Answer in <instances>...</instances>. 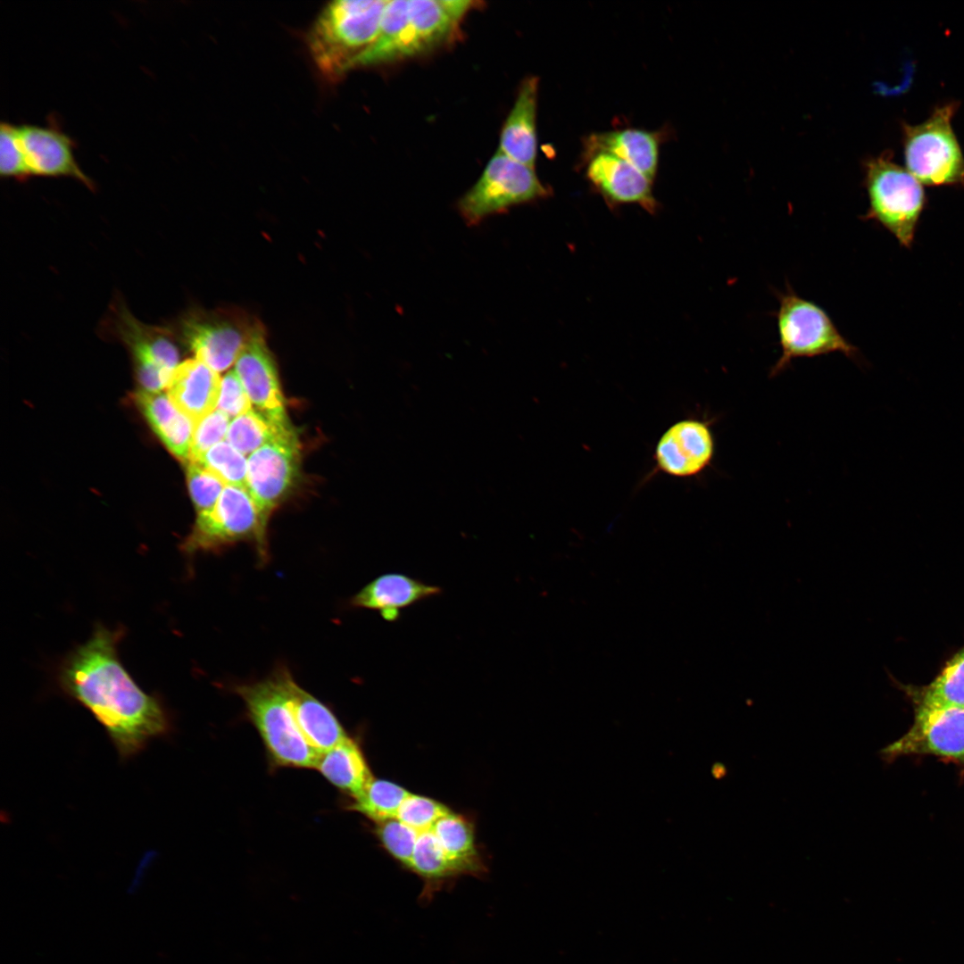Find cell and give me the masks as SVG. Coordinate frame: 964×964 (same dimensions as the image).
<instances>
[{"instance_id": "obj_6", "label": "cell", "mask_w": 964, "mask_h": 964, "mask_svg": "<svg viewBox=\"0 0 964 964\" xmlns=\"http://www.w3.org/2000/svg\"><path fill=\"white\" fill-rule=\"evenodd\" d=\"M957 108L945 103L923 122L902 125L905 166L922 185L964 187V155L952 126Z\"/></svg>"}, {"instance_id": "obj_36", "label": "cell", "mask_w": 964, "mask_h": 964, "mask_svg": "<svg viewBox=\"0 0 964 964\" xmlns=\"http://www.w3.org/2000/svg\"><path fill=\"white\" fill-rule=\"evenodd\" d=\"M217 410L231 420L252 410V403L235 370H229L220 381Z\"/></svg>"}, {"instance_id": "obj_12", "label": "cell", "mask_w": 964, "mask_h": 964, "mask_svg": "<svg viewBox=\"0 0 964 964\" xmlns=\"http://www.w3.org/2000/svg\"><path fill=\"white\" fill-rule=\"evenodd\" d=\"M253 325L220 314L192 313L181 320L180 335L196 359L220 373L235 364Z\"/></svg>"}, {"instance_id": "obj_3", "label": "cell", "mask_w": 964, "mask_h": 964, "mask_svg": "<svg viewBox=\"0 0 964 964\" xmlns=\"http://www.w3.org/2000/svg\"><path fill=\"white\" fill-rule=\"evenodd\" d=\"M233 692L243 701L272 764L314 769L320 754L308 744L297 725L281 667L264 679L234 685Z\"/></svg>"}, {"instance_id": "obj_1", "label": "cell", "mask_w": 964, "mask_h": 964, "mask_svg": "<svg viewBox=\"0 0 964 964\" xmlns=\"http://www.w3.org/2000/svg\"><path fill=\"white\" fill-rule=\"evenodd\" d=\"M121 633L99 625L91 638L64 660L58 680L104 727L122 759L140 752L151 739L170 732L161 702L145 693L120 661Z\"/></svg>"}, {"instance_id": "obj_8", "label": "cell", "mask_w": 964, "mask_h": 964, "mask_svg": "<svg viewBox=\"0 0 964 964\" xmlns=\"http://www.w3.org/2000/svg\"><path fill=\"white\" fill-rule=\"evenodd\" d=\"M535 169L497 151L477 182L458 200L457 210L470 226L510 208L549 195Z\"/></svg>"}, {"instance_id": "obj_27", "label": "cell", "mask_w": 964, "mask_h": 964, "mask_svg": "<svg viewBox=\"0 0 964 964\" xmlns=\"http://www.w3.org/2000/svg\"><path fill=\"white\" fill-rule=\"evenodd\" d=\"M916 700L917 704L964 708V647Z\"/></svg>"}, {"instance_id": "obj_9", "label": "cell", "mask_w": 964, "mask_h": 964, "mask_svg": "<svg viewBox=\"0 0 964 964\" xmlns=\"http://www.w3.org/2000/svg\"><path fill=\"white\" fill-rule=\"evenodd\" d=\"M299 463V440L291 425L248 456L245 489L265 523L293 486Z\"/></svg>"}, {"instance_id": "obj_20", "label": "cell", "mask_w": 964, "mask_h": 964, "mask_svg": "<svg viewBox=\"0 0 964 964\" xmlns=\"http://www.w3.org/2000/svg\"><path fill=\"white\" fill-rule=\"evenodd\" d=\"M538 79L526 78L502 128L497 151L535 169L537 150Z\"/></svg>"}, {"instance_id": "obj_23", "label": "cell", "mask_w": 964, "mask_h": 964, "mask_svg": "<svg viewBox=\"0 0 964 964\" xmlns=\"http://www.w3.org/2000/svg\"><path fill=\"white\" fill-rule=\"evenodd\" d=\"M314 769L353 800L358 798L374 779L358 744L348 736L320 753Z\"/></svg>"}, {"instance_id": "obj_14", "label": "cell", "mask_w": 964, "mask_h": 964, "mask_svg": "<svg viewBox=\"0 0 964 964\" xmlns=\"http://www.w3.org/2000/svg\"><path fill=\"white\" fill-rule=\"evenodd\" d=\"M234 370L256 410L277 422L288 421L277 368L259 324L254 323Z\"/></svg>"}, {"instance_id": "obj_18", "label": "cell", "mask_w": 964, "mask_h": 964, "mask_svg": "<svg viewBox=\"0 0 964 964\" xmlns=\"http://www.w3.org/2000/svg\"><path fill=\"white\" fill-rule=\"evenodd\" d=\"M221 378L202 361L189 359L174 370L167 394L177 409L194 422L216 410Z\"/></svg>"}, {"instance_id": "obj_10", "label": "cell", "mask_w": 964, "mask_h": 964, "mask_svg": "<svg viewBox=\"0 0 964 964\" xmlns=\"http://www.w3.org/2000/svg\"><path fill=\"white\" fill-rule=\"evenodd\" d=\"M879 754L887 762L913 754L964 762V708L917 704L910 728Z\"/></svg>"}, {"instance_id": "obj_34", "label": "cell", "mask_w": 964, "mask_h": 964, "mask_svg": "<svg viewBox=\"0 0 964 964\" xmlns=\"http://www.w3.org/2000/svg\"><path fill=\"white\" fill-rule=\"evenodd\" d=\"M135 401L159 437L180 413L168 394L162 391L140 390L135 394Z\"/></svg>"}, {"instance_id": "obj_33", "label": "cell", "mask_w": 964, "mask_h": 964, "mask_svg": "<svg viewBox=\"0 0 964 964\" xmlns=\"http://www.w3.org/2000/svg\"><path fill=\"white\" fill-rule=\"evenodd\" d=\"M230 421L225 413L216 409L196 422L188 461H199L213 445L224 441Z\"/></svg>"}, {"instance_id": "obj_5", "label": "cell", "mask_w": 964, "mask_h": 964, "mask_svg": "<svg viewBox=\"0 0 964 964\" xmlns=\"http://www.w3.org/2000/svg\"><path fill=\"white\" fill-rule=\"evenodd\" d=\"M864 184L868 209L863 220L877 221L910 248L927 204L922 184L886 154L866 162Z\"/></svg>"}, {"instance_id": "obj_29", "label": "cell", "mask_w": 964, "mask_h": 964, "mask_svg": "<svg viewBox=\"0 0 964 964\" xmlns=\"http://www.w3.org/2000/svg\"><path fill=\"white\" fill-rule=\"evenodd\" d=\"M195 462L213 472L226 486L245 488L247 458L228 441L213 445Z\"/></svg>"}, {"instance_id": "obj_2", "label": "cell", "mask_w": 964, "mask_h": 964, "mask_svg": "<svg viewBox=\"0 0 964 964\" xmlns=\"http://www.w3.org/2000/svg\"><path fill=\"white\" fill-rule=\"evenodd\" d=\"M387 0H340L320 12L307 36L310 54L325 79L336 82L376 41Z\"/></svg>"}, {"instance_id": "obj_19", "label": "cell", "mask_w": 964, "mask_h": 964, "mask_svg": "<svg viewBox=\"0 0 964 964\" xmlns=\"http://www.w3.org/2000/svg\"><path fill=\"white\" fill-rule=\"evenodd\" d=\"M112 324L115 335L130 350L136 367L154 365L174 371L179 366L178 347L163 328L139 321L121 304L114 308Z\"/></svg>"}, {"instance_id": "obj_17", "label": "cell", "mask_w": 964, "mask_h": 964, "mask_svg": "<svg viewBox=\"0 0 964 964\" xmlns=\"http://www.w3.org/2000/svg\"><path fill=\"white\" fill-rule=\"evenodd\" d=\"M442 588L403 573H385L365 585L350 599V605L379 612L386 621L399 619L401 611L437 596Z\"/></svg>"}, {"instance_id": "obj_31", "label": "cell", "mask_w": 964, "mask_h": 964, "mask_svg": "<svg viewBox=\"0 0 964 964\" xmlns=\"http://www.w3.org/2000/svg\"><path fill=\"white\" fill-rule=\"evenodd\" d=\"M187 481L197 513L211 510L226 486L218 476L195 461L187 462Z\"/></svg>"}, {"instance_id": "obj_30", "label": "cell", "mask_w": 964, "mask_h": 964, "mask_svg": "<svg viewBox=\"0 0 964 964\" xmlns=\"http://www.w3.org/2000/svg\"><path fill=\"white\" fill-rule=\"evenodd\" d=\"M374 834L393 858L409 866L420 834L418 831L395 818L376 823Z\"/></svg>"}, {"instance_id": "obj_24", "label": "cell", "mask_w": 964, "mask_h": 964, "mask_svg": "<svg viewBox=\"0 0 964 964\" xmlns=\"http://www.w3.org/2000/svg\"><path fill=\"white\" fill-rule=\"evenodd\" d=\"M431 831L461 874L481 870L473 828L464 817L450 811L436 822Z\"/></svg>"}, {"instance_id": "obj_7", "label": "cell", "mask_w": 964, "mask_h": 964, "mask_svg": "<svg viewBox=\"0 0 964 964\" xmlns=\"http://www.w3.org/2000/svg\"><path fill=\"white\" fill-rule=\"evenodd\" d=\"M266 525L244 487L226 486L215 505L197 514L182 544L187 554L215 552L239 541L254 542L260 565L269 559Z\"/></svg>"}, {"instance_id": "obj_16", "label": "cell", "mask_w": 964, "mask_h": 964, "mask_svg": "<svg viewBox=\"0 0 964 964\" xmlns=\"http://www.w3.org/2000/svg\"><path fill=\"white\" fill-rule=\"evenodd\" d=\"M587 157L586 178L609 203L637 204L654 212L657 203L652 195V181L639 170L607 153Z\"/></svg>"}, {"instance_id": "obj_15", "label": "cell", "mask_w": 964, "mask_h": 964, "mask_svg": "<svg viewBox=\"0 0 964 964\" xmlns=\"http://www.w3.org/2000/svg\"><path fill=\"white\" fill-rule=\"evenodd\" d=\"M21 146L31 175L71 177L88 188L94 183L79 168L73 155V140L54 122L46 127L17 126Z\"/></svg>"}, {"instance_id": "obj_21", "label": "cell", "mask_w": 964, "mask_h": 964, "mask_svg": "<svg viewBox=\"0 0 964 964\" xmlns=\"http://www.w3.org/2000/svg\"><path fill=\"white\" fill-rule=\"evenodd\" d=\"M281 669L297 725L308 744L320 754L345 740L347 734L334 712L299 686L287 668Z\"/></svg>"}, {"instance_id": "obj_11", "label": "cell", "mask_w": 964, "mask_h": 964, "mask_svg": "<svg viewBox=\"0 0 964 964\" xmlns=\"http://www.w3.org/2000/svg\"><path fill=\"white\" fill-rule=\"evenodd\" d=\"M472 4L468 0H409L407 17L394 48V62L448 41Z\"/></svg>"}, {"instance_id": "obj_25", "label": "cell", "mask_w": 964, "mask_h": 964, "mask_svg": "<svg viewBox=\"0 0 964 964\" xmlns=\"http://www.w3.org/2000/svg\"><path fill=\"white\" fill-rule=\"evenodd\" d=\"M290 425L289 421L277 422L252 409L230 421L225 440L249 456Z\"/></svg>"}, {"instance_id": "obj_13", "label": "cell", "mask_w": 964, "mask_h": 964, "mask_svg": "<svg viewBox=\"0 0 964 964\" xmlns=\"http://www.w3.org/2000/svg\"><path fill=\"white\" fill-rule=\"evenodd\" d=\"M715 439L709 423L686 419L670 426L656 445L657 469L677 478L702 473L712 461Z\"/></svg>"}, {"instance_id": "obj_4", "label": "cell", "mask_w": 964, "mask_h": 964, "mask_svg": "<svg viewBox=\"0 0 964 964\" xmlns=\"http://www.w3.org/2000/svg\"><path fill=\"white\" fill-rule=\"evenodd\" d=\"M775 313L781 354L770 370V377L785 370L798 358L840 353L859 360V350L839 331L827 312L814 302L798 295L789 285L778 292Z\"/></svg>"}, {"instance_id": "obj_28", "label": "cell", "mask_w": 964, "mask_h": 964, "mask_svg": "<svg viewBox=\"0 0 964 964\" xmlns=\"http://www.w3.org/2000/svg\"><path fill=\"white\" fill-rule=\"evenodd\" d=\"M408 868L428 881L442 880L461 874L447 857L431 830L419 834Z\"/></svg>"}, {"instance_id": "obj_32", "label": "cell", "mask_w": 964, "mask_h": 964, "mask_svg": "<svg viewBox=\"0 0 964 964\" xmlns=\"http://www.w3.org/2000/svg\"><path fill=\"white\" fill-rule=\"evenodd\" d=\"M449 812V809L441 802L410 793L401 804L395 818L421 833L431 830L436 822Z\"/></svg>"}, {"instance_id": "obj_35", "label": "cell", "mask_w": 964, "mask_h": 964, "mask_svg": "<svg viewBox=\"0 0 964 964\" xmlns=\"http://www.w3.org/2000/svg\"><path fill=\"white\" fill-rule=\"evenodd\" d=\"M0 174L21 180L31 175L21 146L17 126L4 121L0 125Z\"/></svg>"}, {"instance_id": "obj_22", "label": "cell", "mask_w": 964, "mask_h": 964, "mask_svg": "<svg viewBox=\"0 0 964 964\" xmlns=\"http://www.w3.org/2000/svg\"><path fill=\"white\" fill-rule=\"evenodd\" d=\"M586 154L602 152L617 156L639 170L652 181L659 159V140L655 133L625 129L590 135L585 142Z\"/></svg>"}, {"instance_id": "obj_26", "label": "cell", "mask_w": 964, "mask_h": 964, "mask_svg": "<svg viewBox=\"0 0 964 964\" xmlns=\"http://www.w3.org/2000/svg\"><path fill=\"white\" fill-rule=\"evenodd\" d=\"M409 794L394 782L374 778L364 792L346 807L378 823L395 819Z\"/></svg>"}]
</instances>
